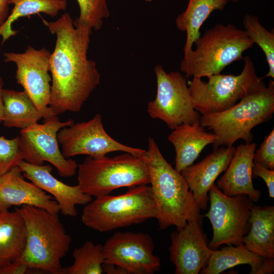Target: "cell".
<instances>
[{"label": "cell", "instance_id": "83f0119b", "mask_svg": "<svg viewBox=\"0 0 274 274\" xmlns=\"http://www.w3.org/2000/svg\"><path fill=\"white\" fill-rule=\"evenodd\" d=\"M243 25L247 36L263 52L268 66L267 73L263 78L274 79V33L266 29L256 16L246 14Z\"/></svg>", "mask_w": 274, "mask_h": 274}, {"label": "cell", "instance_id": "5b68a950", "mask_svg": "<svg viewBox=\"0 0 274 274\" xmlns=\"http://www.w3.org/2000/svg\"><path fill=\"white\" fill-rule=\"evenodd\" d=\"M194 44L196 48L184 55L180 70L200 78L221 73L228 65L243 59L244 52L254 44L244 30L232 24L215 25Z\"/></svg>", "mask_w": 274, "mask_h": 274}, {"label": "cell", "instance_id": "cb8c5ba5", "mask_svg": "<svg viewBox=\"0 0 274 274\" xmlns=\"http://www.w3.org/2000/svg\"><path fill=\"white\" fill-rule=\"evenodd\" d=\"M4 104L2 122L7 127L21 129L38 123L42 115L27 94L23 91L3 89Z\"/></svg>", "mask_w": 274, "mask_h": 274}, {"label": "cell", "instance_id": "8d00e7d4", "mask_svg": "<svg viewBox=\"0 0 274 274\" xmlns=\"http://www.w3.org/2000/svg\"><path fill=\"white\" fill-rule=\"evenodd\" d=\"M3 80L0 77V122L3 121L4 111V104L3 97Z\"/></svg>", "mask_w": 274, "mask_h": 274}, {"label": "cell", "instance_id": "d6986e66", "mask_svg": "<svg viewBox=\"0 0 274 274\" xmlns=\"http://www.w3.org/2000/svg\"><path fill=\"white\" fill-rule=\"evenodd\" d=\"M255 143L241 144L235 149L224 174L217 182V186L225 195L233 196L247 195L254 202H257L261 192L253 184V156Z\"/></svg>", "mask_w": 274, "mask_h": 274}, {"label": "cell", "instance_id": "5bb4252c", "mask_svg": "<svg viewBox=\"0 0 274 274\" xmlns=\"http://www.w3.org/2000/svg\"><path fill=\"white\" fill-rule=\"evenodd\" d=\"M103 248L104 263L117 265L128 274H153L160 268V258L153 253V240L147 233L116 232Z\"/></svg>", "mask_w": 274, "mask_h": 274}, {"label": "cell", "instance_id": "4dcf8cb0", "mask_svg": "<svg viewBox=\"0 0 274 274\" xmlns=\"http://www.w3.org/2000/svg\"><path fill=\"white\" fill-rule=\"evenodd\" d=\"M253 160L268 169H274L273 128L264 138L259 148L255 150Z\"/></svg>", "mask_w": 274, "mask_h": 274}, {"label": "cell", "instance_id": "30bf717a", "mask_svg": "<svg viewBox=\"0 0 274 274\" xmlns=\"http://www.w3.org/2000/svg\"><path fill=\"white\" fill-rule=\"evenodd\" d=\"M210 208L204 215L212 226L213 236L209 247L217 250L222 245H243L250 229L252 201L245 194L229 196L213 184L209 191Z\"/></svg>", "mask_w": 274, "mask_h": 274}, {"label": "cell", "instance_id": "d6a6232c", "mask_svg": "<svg viewBox=\"0 0 274 274\" xmlns=\"http://www.w3.org/2000/svg\"><path fill=\"white\" fill-rule=\"evenodd\" d=\"M29 269L23 263L17 260L0 267V274H24Z\"/></svg>", "mask_w": 274, "mask_h": 274}, {"label": "cell", "instance_id": "7c38bea8", "mask_svg": "<svg viewBox=\"0 0 274 274\" xmlns=\"http://www.w3.org/2000/svg\"><path fill=\"white\" fill-rule=\"evenodd\" d=\"M57 137L61 152L66 158L78 155L97 157L116 151L145 156L147 152L121 144L109 135L100 114H96L88 121L62 127Z\"/></svg>", "mask_w": 274, "mask_h": 274}, {"label": "cell", "instance_id": "f35d334b", "mask_svg": "<svg viewBox=\"0 0 274 274\" xmlns=\"http://www.w3.org/2000/svg\"><path fill=\"white\" fill-rule=\"evenodd\" d=\"M146 2H151L152 0H145Z\"/></svg>", "mask_w": 274, "mask_h": 274}, {"label": "cell", "instance_id": "9a60e30c", "mask_svg": "<svg viewBox=\"0 0 274 274\" xmlns=\"http://www.w3.org/2000/svg\"><path fill=\"white\" fill-rule=\"evenodd\" d=\"M202 220L191 221L170 235V260L176 274H198L204 268L213 250L207 244Z\"/></svg>", "mask_w": 274, "mask_h": 274}, {"label": "cell", "instance_id": "277c9868", "mask_svg": "<svg viewBox=\"0 0 274 274\" xmlns=\"http://www.w3.org/2000/svg\"><path fill=\"white\" fill-rule=\"evenodd\" d=\"M274 113V81L265 88L251 94L225 111L201 115L200 123L217 136L214 149L231 147L239 139L251 143L252 130L268 121Z\"/></svg>", "mask_w": 274, "mask_h": 274}, {"label": "cell", "instance_id": "d4e9b609", "mask_svg": "<svg viewBox=\"0 0 274 274\" xmlns=\"http://www.w3.org/2000/svg\"><path fill=\"white\" fill-rule=\"evenodd\" d=\"M13 8L5 22L0 26V37L3 44L18 32L12 28L13 23L19 18L44 13L54 17L67 6L66 0H9Z\"/></svg>", "mask_w": 274, "mask_h": 274}, {"label": "cell", "instance_id": "ab89813d", "mask_svg": "<svg viewBox=\"0 0 274 274\" xmlns=\"http://www.w3.org/2000/svg\"><path fill=\"white\" fill-rule=\"evenodd\" d=\"M2 178H3V176H0V183H1V181H2Z\"/></svg>", "mask_w": 274, "mask_h": 274}, {"label": "cell", "instance_id": "52a82bcc", "mask_svg": "<svg viewBox=\"0 0 274 274\" xmlns=\"http://www.w3.org/2000/svg\"><path fill=\"white\" fill-rule=\"evenodd\" d=\"M77 170V185L91 197L110 194L120 188L150 184L145 156L127 152L111 157L87 156Z\"/></svg>", "mask_w": 274, "mask_h": 274}, {"label": "cell", "instance_id": "ba28073f", "mask_svg": "<svg viewBox=\"0 0 274 274\" xmlns=\"http://www.w3.org/2000/svg\"><path fill=\"white\" fill-rule=\"evenodd\" d=\"M240 74L207 77V82L193 77L189 88L195 110L201 115L220 112L231 108L243 98L267 85L256 74L254 64L248 56L243 58Z\"/></svg>", "mask_w": 274, "mask_h": 274}, {"label": "cell", "instance_id": "6da1fadb", "mask_svg": "<svg viewBox=\"0 0 274 274\" xmlns=\"http://www.w3.org/2000/svg\"><path fill=\"white\" fill-rule=\"evenodd\" d=\"M41 19L56 38L50 60L49 107L56 116L67 111L78 112L100 81L95 62L87 57L92 30L75 26L68 13L54 21Z\"/></svg>", "mask_w": 274, "mask_h": 274}, {"label": "cell", "instance_id": "484cf974", "mask_svg": "<svg viewBox=\"0 0 274 274\" xmlns=\"http://www.w3.org/2000/svg\"><path fill=\"white\" fill-rule=\"evenodd\" d=\"M262 257L249 250L245 245H229L219 250H213L202 274H219L224 270L241 264H249L250 273L256 274L262 262Z\"/></svg>", "mask_w": 274, "mask_h": 274}, {"label": "cell", "instance_id": "8992f818", "mask_svg": "<svg viewBox=\"0 0 274 274\" xmlns=\"http://www.w3.org/2000/svg\"><path fill=\"white\" fill-rule=\"evenodd\" d=\"M157 215L151 186L141 185L119 195L95 197L85 205L81 220L87 227L106 232L156 219Z\"/></svg>", "mask_w": 274, "mask_h": 274}, {"label": "cell", "instance_id": "4fadbf2b", "mask_svg": "<svg viewBox=\"0 0 274 274\" xmlns=\"http://www.w3.org/2000/svg\"><path fill=\"white\" fill-rule=\"evenodd\" d=\"M51 54L44 47L37 49L28 46L22 53L5 52L3 55L5 62L15 64L17 83L23 88L44 120L56 116L49 107L52 80L49 73Z\"/></svg>", "mask_w": 274, "mask_h": 274}, {"label": "cell", "instance_id": "2e32d148", "mask_svg": "<svg viewBox=\"0 0 274 274\" xmlns=\"http://www.w3.org/2000/svg\"><path fill=\"white\" fill-rule=\"evenodd\" d=\"M18 166L24 178L53 197L64 216H76L77 206L92 200V197L84 193L78 185H68L54 177L49 165L32 164L22 160Z\"/></svg>", "mask_w": 274, "mask_h": 274}, {"label": "cell", "instance_id": "836d02e7", "mask_svg": "<svg viewBox=\"0 0 274 274\" xmlns=\"http://www.w3.org/2000/svg\"><path fill=\"white\" fill-rule=\"evenodd\" d=\"M274 271V259L272 257L263 258L256 274H271Z\"/></svg>", "mask_w": 274, "mask_h": 274}, {"label": "cell", "instance_id": "f1b7e54d", "mask_svg": "<svg viewBox=\"0 0 274 274\" xmlns=\"http://www.w3.org/2000/svg\"><path fill=\"white\" fill-rule=\"evenodd\" d=\"M76 1L80 12L79 17L73 21L74 25L86 26L92 30L100 29L104 19L110 15L108 0Z\"/></svg>", "mask_w": 274, "mask_h": 274}, {"label": "cell", "instance_id": "3957f363", "mask_svg": "<svg viewBox=\"0 0 274 274\" xmlns=\"http://www.w3.org/2000/svg\"><path fill=\"white\" fill-rule=\"evenodd\" d=\"M26 227V243L19 260L29 269L64 274L61 259L69 251L72 238L58 214L33 206L15 207Z\"/></svg>", "mask_w": 274, "mask_h": 274}, {"label": "cell", "instance_id": "7a4b0ae2", "mask_svg": "<svg viewBox=\"0 0 274 274\" xmlns=\"http://www.w3.org/2000/svg\"><path fill=\"white\" fill-rule=\"evenodd\" d=\"M146 151L145 158L159 229L172 226L178 229L189 221L202 220L200 209L181 172L166 160L151 137L148 139Z\"/></svg>", "mask_w": 274, "mask_h": 274}, {"label": "cell", "instance_id": "74e56055", "mask_svg": "<svg viewBox=\"0 0 274 274\" xmlns=\"http://www.w3.org/2000/svg\"><path fill=\"white\" fill-rule=\"evenodd\" d=\"M226 1V2H228L229 1H233V2H236L238 0H225Z\"/></svg>", "mask_w": 274, "mask_h": 274}, {"label": "cell", "instance_id": "7402d4cb", "mask_svg": "<svg viewBox=\"0 0 274 274\" xmlns=\"http://www.w3.org/2000/svg\"><path fill=\"white\" fill-rule=\"evenodd\" d=\"M26 236L24 221L17 211L0 212V267L20 259Z\"/></svg>", "mask_w": 274, "mask_h": 274}, {"label": "cell", "instance_id": "44dd1931", "mask_svg": "<svg viewBox=\"0 0 274 274\" xmlns=\"http://www.w3.org/2000/svg\"><path fill=\"white\" fill-rule=\"evenodd\" d=\"M250 229L243 244L250 251L263 258H274V207L253 205Z\"/></svg>", "mask_w": 274, "mask_h": 274}, {"label": "cell", "instance_id": "d590c367", "mask_svg": "<svg viewBox=\"0 0 274 274\" xmlns=\"http://www.w3.org/2000/svg\"><path fill=\"white\" fill-rule=\"evenodd\" d=\"M9 0H0V26L7 19L9 14Z\"/></svg>", "mask_w": 274, "mask_h": 274}, {"label": "cell", "instance_id": "e575fe53", "mask_svg": "<svg viewBox=\"0 0 274 274\" xmlns=\"http://www.w3.org/2000/svg\"><path fill=\"white\" fill-rule=\"evenodd\" d=\"M103 273L107 274H128L122 268L111 264H104L102 265Z\"/></svg>", "mask_w": 274, "mask_h": 274}, {"label": "cell", "instance_id": "f546056e", "mask_svg": "<svg viewBox=\"0 0 274 274\" xmlns=\"http://www.w3.org/2000/svg\"><path fill=\"white\" fill-rule=\"evenodd\" d=\"M22 160L19 136L13 139L0 136V176L17 166Z\"/></svg>", "mask_w": 274, "mask_h": 274}, {"label": "cell", "instance_id": "e0dca14e", "mask_svg": "<svg viewBox=\"0 0 274 274\" xmlns=\"http://www.w3.org/2000/svg\"><path fill=\"white\" fill-rule=\"evenodd\" d=\"M33 206L57 214L60 209L57 202L50 194L31 182L24 179L17 166L3 176L0 183V212L12 207Z\"/></svg>", "mask_w": 274, "mask_h": 274}, {"label": "cell", "instance_id": "ac0fdd59", "mask_svg": "<svg viewBox=\"0 0 274 274\" xmlns=\"http://www.w3.org/2000/svg\"><path fill=\"white\" fill-rule=\"evenodd\" d=\"M235 148L221 146L199 162L181 172L200 210H206L209 191L218 177L227 168Z\"/></svg>", "mask_w": 274, "mask_h": 274}, {"label": "cell", "instance_id": "4316f807", "mask_svg": "<svg viewBox=\"0 0 274 274\" xmlns=\"http://www.w3.org/2000/svg\"><path fill=\"white\" fill-rule=\"evenodd\" d=\"M74 262L64 268V274H102L105 263L103 245L86 242L73 251Z\"/></svg>", "mask_w": 274, "mask_h": 274}, {"label": "cell", "instance_id": "1f68e13d", "mask_svg": "<svg viewBox=\"0 0 274 274\" xmlns=\"http://www.w3.org/2000/svg\"><path fill=\"white\" fill-rule=\"evenodd\" d=\"M253 178L260 177L265 182L269 193V198H274V169H268L254 161L252 168Z\"/></svg>", "mask_w": 274, "mask_h": 274}, {"label": "cell", "instance_id": "8fae6325", "mask_svg": "<svg viewBox=\"0 0 274 274\" xmlns=\"http://www.w3.org/2000/svg\"><path fill=\"white\" fill-rule=\"evenodd\" d=\"M74 123L72 119L61 122L55 116L42 124L37 123L21 129L19 136L23 160L36 165L47 161L55 166L62 177L75 175L78 164L75 160L63 155L57 137L61 128Z\"/></svg>", "mask_w": 274, "mask_h": 274}, {"label": "cell", "instance_id": "9c48e42d", "mask_svg": "<svg viewBox=\"0 0 274 274\" xmlns=\"http://www.w3.org/2000/svg\"><path fill=\"white\" fill-rule=\"evenodd\" d=\"M157 82L155 98L149 102L147 112L173 130L182 124L200 123L185 77L179 71L167 73L161 65L154 68Z\"/></svg>", "mask_w": 274, "mask_h": 274}, {"label": "cell", "instance_id": "603a6c76", "mask_svg": "<svg viewBox=\"0 0 274 274\" xmlns=\"http://www.w3.org/2000/svg\"><path fill=\"white\" fill-rule=\"evenodd\" d=\"M227 3L225 0H189L185 11L175 20L178 29L186 33L184 54L192 49L194 42L200 36L201 25L211 13L223 10Z\"/></svg>", "mask_w": 274, "mask_h": 274}, {"label": "cell", "instance_id": "ffe728a7", "mask_svg": "<svg viewBox=\"0 0 274 274\" xmlns=\"http://www.w3.org/2000/svg\"><path fill=\"white\" fill-rule=\"evenodd\" d=\"M206 130L200 123L182 124L169 134L168 140L176 153V170L181 172L192 165L205 147L215 143L216 135Z\"/></svg>", "mask_w": 274, "mask_h": 274}]
</instances>
